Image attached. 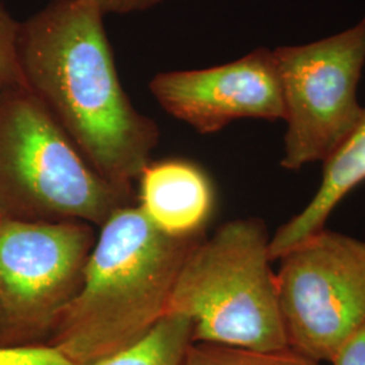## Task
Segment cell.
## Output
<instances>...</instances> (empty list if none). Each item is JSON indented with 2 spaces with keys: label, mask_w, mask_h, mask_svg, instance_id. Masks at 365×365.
<instances>
[{
  "label": "cell",
  "mask_w": 365,
  "mask_h": 365,
  "mask_svg": "<svg viewBox=\"0 0 365 365\" xmlns=\"http://www.w3.org/2000/svg\"><path fill=\"white\" fill-rule=\"evenodd\" d=\"M271 235L259 218L226 222L182 262L165 315L192 324V342L257 352L287 349Z\"/></svg>",
  "instance_id": "cell-3"
},
{
  "label": "cell",
  "mask_w": 365,
  "mask_h": 365,
  "mask_svg": "<svg viewBox=\"0 0 365 365\" xmlns=\"http://www.w3.org/2000/svg\"><path fill=\"white\" fill-rule=\"evenodd\" d=\"M19 25L0 4V88L27 87L18 57Z\"/></svg>",
  "instance_id": "cell-13"
},
{
  "label": "cell",
  "mask_w": 365,
  "mask_h": 365,
  "mask_svg": "<svg viewBox=\"0 0 365 365\" xmlns=\"http://www.w3.org/2000/svg\"><path fill=\"white\" fill-rule=\"evenodd\" d=\"M96 241L86 222L0 218V346L48 344Z\"/></svg>",
  "instance_id": "cell-5"
},
{
  "label": "cell",
  "mask_w": 365,
  "mask_h": 365,
  "mask_svg": "<svg viewBox=\"0 0 365 365\" xmlns=\"http://www.w3.org/2000/svg\"><path fill=\"white\" fill-rule=\"evenodd\" d=\"M103 18L92 0H52L21 22L18 57L27 88L93 170L131 187L160 130L123 90Z\"/></svg>",
  "instance_id": "cell-1"
},
{
  "label": "cell",
  "mask_w": 365,
  "mask_h": 365,
  "mask_svg": "<svg viewBox=\"0 0 365 365\" xmlns=\"http://www.w3.org/2000/svg\"><path fill=\"white\" fill-rule=\"evenodd\" d=\"M191 344V321L165 315L143 339L88 365H182Z\"/></svg>",
  "instance_id": "cell-11"
},
{
  "label": "cell",
  "mask_w": 365,
  "mask_h": 365,
  "mask_svg": "<svg viewBox=\"0 0 365 365\" xmlns=\"http://www.w3.org/2000/svg\"><path fill=\"white\" fill-rule=\"evenodd\" d=\"M137 205L107 180L27 87L0 88V218L90 223Z\"/></svg>",
  "instance_id": "cell-4"
},
{
  "label": "cell",
  "mask_w": 365,
  "mask_h": 365,
  "mask_svg": "<svg viewBox=\"0 0 365 365\" xmlns=\"http://www.w3.org/2000/svg\"><path fill=\"white\" fill-rule=\"evenodd\" d=\"M149 90L165 113L200 134L238 119L286 118L274 51L265 48L222 66L157 73Z\"/></svg>",
  "instance_id": "cell-8"
},
{
  "label": "cell",
  "mask_w": 365,
  "mask_h": 365,
  "mask_svg": "<svg viewBox=\"0 0 365 365\" xmlns=\"http://www.w3.org/2000/svg\"><path fill=\"white\" fill-rule=\"evenodd\" d=\"M182 365H322L291 348L257 352L215 344L192 342Z\"/></svg>",
  "instance_id": "cell-12"
},
{
  "label": "cell",
  "mask_w": 365,
  "mask_h": 365,
  "mask_svg": "<svg viewBox=\"0 0 365 365\" xmlns=\"http://www.w3.org/2000/svg\"><path fill=\"white\" fill-rule=\"evenodd\" d=\"M277 261L288 346L330 363L365 324V241L325 227Z\"/></svg>",
  "instance_id": "cell-6"
},
{
  "label": "cell",
  "mask_w": 365,
  "mask_h": 365,
  "mask_svg": "<svg viewBox=\"0 0 365 365\" xmlns=\"http://www.w3.org/2000/svg\"><path fill=\"white\" fill-rule=\"evenodd\" d=\"M205 233L165 235L137 205L101 226L81 287L48 344L78 365L128 348L165 317L182 262Z\"/></svg>",
  "instance_id": "cell-2"
},
{
  "label": "cell",
  "mask_w": 365,
  "mask_h": 365,
  "mask_svg": "<svg viewBox=\"0 0 365 365\" xmlns=\"http://www.w3.org/2000/svg\"><path fill=\"white\" fill-rule=\"evenodd\" d=\"M322 164V180L312 200L271 235L272 260H279L289 249L325 229L339 202L364 182L365 108L353 130Z\"/></svg>",
  "instance_id": "cell-10"
},
{
  "label": "cell",
  "mask_w": 365,
  "mask_h": 365,
  "mask_svg": "<svg viewBox=\"0 0 365 365\" xmlns=\"http://www.w3.org/2000/svg\"><path fill=\"white\" fill-rule=\"evenodd\" d=\"M103 15L144 11L165 0H92Z\"/></svg>",
  "instance_id": "cell-16"
},
{
  "label": "cell",
  "mask_w": 365,
  "mask_h": 365,
  "mask_svg": "<svg viewBox=\"0 0 365 365\" xmlns=\"http://www.w3.org/2000/svg\"><path fill=\"white\" fill-rule=\"evenodd\" d=\"M0 365H78L51 344L0 346Z\"/></svg>",
  "instance_id": "cell-14"
},
{
  "label": "cell",
  "mask_w": 365,
  "mask_h": 365,
  "mask_svg": "<svg viewBox=\"0 0 365 365\" xmlns=\"http://www.w3.org/2000/svg\"><path fill=\"white\" fill-rule=\"evenodd\" d=\"M137 206L165 235L205 233L214 209V190L206 172L191 161L149 163L140 178Z\"/></svg>",
  "instance_id": "cell-9"
},
{
  "label": "cell",
  "mask_w": 365,
  "mask_h": 365,
  "mask_svg": "<svg viewBox=\"0 0 365 365\" xmlns=\"http://www.w3.org/2000/svg\"><path fill=\"white\" fill-rule=\"evenodd\" d=\"M287 130L280 165L324 163L363 114L357 87L365 66V18L336 36L274 49Z\"/></svg>",
  "instance_id": "cell-7"
},
{
  "label": "cell",
  "mask_w": 365,
  "mask_h": 365,
  "mask_svg": "<svg viewBox=\"0 0 365 365\" xmlns=\"http://www.w3.org/2000/svg\"><path fill=\"white\" fill-rule=\"evenodd\" d=\"M330 363L333 365H365V324L339 348Z\"/></svg>",
  "instance_id": "cell-15"
}]
</instances>
